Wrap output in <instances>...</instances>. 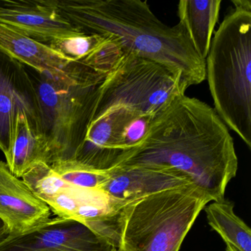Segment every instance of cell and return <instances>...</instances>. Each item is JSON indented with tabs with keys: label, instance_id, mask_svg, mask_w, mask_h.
<instances>
[{
	"label": "cell",
	"instance_id": "obj_1",
	"mask_svg": "<svg viewBox=\"0 0 251 251\" xmlns=\"http://www.w3.org/2000/svg\"><path fill=\"white\" fill-rule=\"evenodd\" d=\"M137 166L176 170L218 202L236 176L238 158L229 129L214 108L180 94L153 116L143 140L117 167Z\"/></svg>",
	"mask_w": 251,
	"mask_h": 251
},
{
	"label": "cell",
	"instance_id": "obj_2",
	"mask_svg": "<svg viewBox=\"0 0 251 251\" xmlns=\"http://www.w3.org/2000/svg\"><path fill=\"white\" fill-rule=\"evenodd\" d=\"M60 14L85 34L117 41L125 53L156 61L180 75L187 89L205 79V62L183 26L164 24L142 0H55Z\"/></svg>",
	"mask_w": 251,
	"mask_h": 251
},
{
	"label": "cell",
	"instance_id": "obj_3",
	"mask_svg": "<svg viewBox=\"0 0 251 251\" xmlns=\"http://www.w3.org/2000/svg\"><path fill=\"white\" fill-rule=\"evenodd\" d=\"M232 3L211 40L205 78L216 112L251 150V2Z\"/></svg>",
	"mask_w": 251,
	"mask_h": 251
},
{
	"label": "cell",
	"instance_id": "obj_4",
	"mask_svg": "<svg viewBox=\"0 0 251 251\" xmlns=\"http://www.w3.org/2000/svg\"><path fill=\"white\" fill-rule=\"evenodd\" d=\"M26 67L39 100L49 165L74 160L93 117L106 73L84 64L71 78L59 79Z\"/></svg>",
	"mask_w": 251,
	"mask_h": 251
},
{
	"label": "cell",
	"instance_id": "obj_5",
	"mask_svg": "<svg viewBox=\"0 0 251 251\" xmlns=\"http://www.w3.org/2000/svg\"><path fill=\"white\" fill-rule=\"evenodd\" d=\"M211 199L193 184L127 202L119 217L118 251H179Z\"/></svg>",
	"mask_w": 251,
	"mask_h": 251
},
{
	"label": "cell",
	"instance_id": "obj_6",
	"mask_svg": "<svg viewBox=\"0 0 251 251\" xmlns=\"http://www.w3.org/2000/svg\"><path fill=\"white\" fill-rule=\"evenodd\" d=\"M187 88L180 75L168 67L133 53H125L107 74L100 87L94 117L114 106H126L154 116Z\"/></svg>",
	"mask_w": 251,
	"mask_h": 251
},
{
	"label": "cell",
	"instance_id": "obj_7",
	"mask_svg": "<svg viewBox=\"0 0 251 251\" xmlns=\"http://www.w3.org/2000/svg\"><path fill=\"white\" fill-rule=\"evenodd\" d=\"M20 113H24L43 135L39 100L27 67L0 51V151L5 156L9 152Z\"/></svg>",
	"mask_w": 251,
	"mask_h": 251
},
{
	"label": "cell",
	"instance_id": "obj_8",
	"mask_svg": "<svg viewBox=\"0 0 251 251\" xmlns=\"http://www.w3.org/2000/svg\"><path fill=\"white\" fill-rule=\"evenodd\" d=\"M0 251H118L83 223L56 217L21 234L5 236Z\"/></svg>",
	"mask_w": 251,
	"mask_h": 251
},
{
	"label": "cell",
	"instance_id": "obj_9",
	"mask_svg": "<svg viewBox=\"0 0 251 251\" xmlns=\"http://www.w3.org/2000/svg\"><path fill=\"white\" fill-rule=\"evenodd\" d=\"M143 115L126 106H114L94 117L75 159L98 171H108L117 167L126 153L123 136L127 125Z\"/></svg>",
	"mask_w": 251,
	"mask_h": 251
},
{
	"label": "cell",
	"instance_id": "obj_10",
	"mask_svg": "<svg viewBox=\"0 0 251 251\" xmlns=\"http://www.w3.org/2000/svg\"><path fill=\"white\" fill-rule=\"evenodd\" d=\"M0 23L45 45L85 34L62 17L55 0H0Z\"/></svg>",
	"mask_w": 251,
	"mask_h": 251
},
{
	"label": "cell",
	"instance_id": "obj_11",
	"mask_svg": "<svg viewBox=\"0 0 251 251\" xmlns=\"http://www.w3.org/2000/svg\"><path fill=\"white\" fill-rule=\"evenodd\" d=\"M51 215L46 202L38 198L6 163L0 161V219L8 235L21 234L31 230Z\"/></svg>",
	"mask_w": 251,
	"mask_h": 251
},
{
	"label": "cell",
	"instance_id": "obj_12",
	"mask_svg": "<svg viewBox=\"0 0 251 251\" xmlns=\"http://www.w3.org/2000/svg\"><path fill=\"white\" fill-rule=\"evenodd\" d=\"M192 184L173 169L152 167H116L107 171V177L100 186L113 199L130 202L155 192Z\"/></svg>",
	"mask_w": 251,
	"mask_h": 251
},
{
	"label": "cell",
	"instance_id": "obj_13",
	"mask_svg": "<svg viewBox=\"0 0 251 251\" xmlns=\"http://www.w3.org/2000/svg\"><path fill=\"white\" fill-rule=\"evenodd\" d=\"M0 51L23 65L55 78H71L83 66V61L69 59L48 45L1 23Z\"/></svg>",
	"mask_w": 251,
	"mask_h": 251
},
{
	"label": "cell",
	"instance_id": "obj_14",
	"mask_svg": "<svg viewBox=\"0 0 251 251\" xmlns=\"http://www.w3.org/2000/svg\"><path fill=\"white\" fill-rule=\"evenodd\" d=\"M221 4V0H180L177 5L179 23L204 61L209 52Z\"/></svg>",
	"mask_w": 251,
	"mask_h": 251
},
{
	"label": "cell",
	"instance_id": "obj_15",
	"mask_svg": "<svg viewBox=\"0 0 251 251\" xmlns=\"http://www.w3.org/2000/svg\"><path fill=\"white\" fill-rule=\"evenodd\" d=\"M5 158L10 171L20 178L37 163L49 165V149L45 137L32 126L24 113L17 115L14 138Z\"/></svg>",
	"mask_w": 251,
	"mask_h": 251
},
{
	"label": "cell",
	"instance_id": "obj_16",
	"mask_svg": "<svg viewBox=\"0 0 251 251\" xmlns=\"http://www.w3.org/2000/svg\"><path fill=\"white\" fill-rule=\"evenodd\" d=\"M234 204L223 200L205 207L208 224L238 251H251V230L233 211Z\"/></svg>",
	"mask_w": 251,
	"mask_h": 251
},
{
	"label": "cell",
	"instance_id": "obj_17",
	"mask_svg": "<svg viewBox=\"0 0 251 251\" xmlns=\"http://www.w3.org/2000/svg\"><path fill=\"white\" fill-rule=\"evenodd\" d=\"M22 180L38 198L46 203L69 184L50 166L44 162L37 163L30 167L23 175Z\"/></svg>",
	"mask_w": 251,
	"mask_h": 251
},
{
	"label": "cell",
	"instance_id": "obj_18",
	"mask_svg": "<svg viewBox=\"0 0 251 251\" xmlns=\"http://www.w3.org/2000/svg\"><path fill=\"white\" fill-rule=\"evenodd\" d=\"M50 167L64 181L79 187L99 189L107 177V171L92 170L75 160L57 161Z\"/></svg>",
	"mask_w": 251,
	"mask_h": 251
},
{
	"label": "cell",
	"instance_id": "obj_19",
	"mask_svg": "<svg viewBox=\"0 0 251 251\" xmlns=\"http://www.w3.org/2000/svg\"><path fill=\"white\" fill-rule=\"evenodd\" d=\"M105 39V37L99 35L83 34L52 39L47 45L69 59L81 61L92 53Z\"/></svg>",
	"mask_w": 251,
	"mask_h": 251
},
{
	"label": "cell",
	"instance_id": "obj_20",
	"mask_svg": "<svg viewBox=\"0 0 251 251\" xmlns=\"http://www.w3.org/2000/svg\"><path fill=\"white\" fill-rule=\"evenodd\" d=\"M152 117L153 116L151 115L138 116L127 125L123 136V148L126 152L142 142L148 133Z\"/></svg>",
	"mask_w": 251,
	"mask_h": 251
},
{
	"label": "cell",
	"instance_id": "obj_21",
	"mask_svg": "<svg viewBox=\"0 0 251 251\" xmlns=\"http://www.w3.org/2000/svg\"><path fill=\"white\" fill-rule=\"evenodd\" d=\"M8 236V232H7L6 227L2 220L0 219V241Z\"/></svg>",
	"mask_w": 251,
	"mask_h": 251
},
{
	"label": "cell",
	"instance_id": "obj_22",
	"mask_svg": "<svg viewBox=\"0 0 251 251\" xmlns=\"http://www.w3.org/2000/svg\"><path fill=\"white\" fill-rule=\"evenodd\" d=\"M226 251H238L237 250L235 249L234 248H233L232 246H230V245H227L226 247Z\"/></svg>",
	"mask_w": 251,
	"mask_h": 251
}]
</instances>
